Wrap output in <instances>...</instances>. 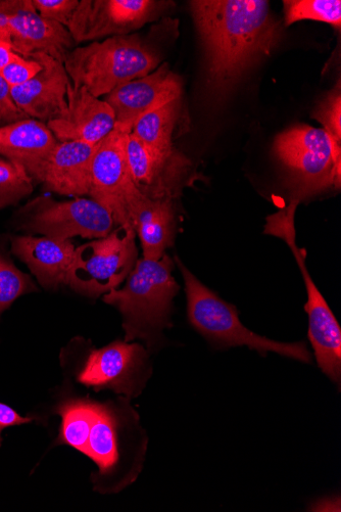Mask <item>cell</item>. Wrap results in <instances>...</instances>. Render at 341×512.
I'll return each instance as SVG.
<instances>
[{"mask_svg": "<svg viewBox=\"0 0 341 512\" xmlns=\"http://www.w3.org/2000/svg\"><path fill=\"white\" fill-rule=\"evenodd\" d=\"M162 60L157 44L139 34H129L77 46L64 66L74 86H83L100 99L125 83L153 73Z\"/></svg>", "mask_w": 341, "mask_h": 512, "instance_id": "3", "label": "cell"}, {"mask_svg": "<svg viewBox=\"0 0 341 512\" xmlns=\"http://www.w3.org/2000/svg\"><path fill=\"white\" fill-rule=\"evenodd\" d=\"M175 260L184 279L189 322L214 346L248 347L262 356H266L268 352H274L304 363H312V355L305 343L276 342L247 329L240 321L234 305L225 302L202 284L179 258Z\"/></svg>", "mask_w": 341, "mask_h": 512, "instance_id": "5", "label": "cell"}, {"mask_svg": "<svg viewBox=\"0 0 341 512\" xmlns=\"http://www.w3.org/2000/svg\"><path fill=\"white\" fill-rule=\"evenodd\" d=\"M59 143L83 142L97 145L116 126V118L110 105L95 98L83 86H68L67 108L48 122Z\"/></svg>", "mask_w": 341, "mask_h": 512, "instance_id": "15", "label": "cell"}, {"mask_svg": "<svg viewBox=\"0 0 341 512\" xmlns=\"http://www.w3.org/2000/svg\"><path fill=\"white\" fill-rule=\"evenodd\" d=\"M174 7L156 0H81L67 27L77 44L129 35Z\"/></svg>", "mask_w": 341, "mask_h": 512, "instance_id": "10", "label": "cell"}, {"mask_svg": "<svg viewBox=\"0 0 341 512\" xmlns=\"http://www.w3.org/2000/svg\"><path fill=\"white\" fill-rule=\"evenodd\" d=\"M34 416H22L11 406L0 402V447L3 445V432L11 427L33 423Z\"/></svg>", "mask_w": 341, "mask_h": 512, "instance_id": "30", "label": "cell"}, {"mask_svg": "<svg viewBox=\"0 0 341 512\" xmlns=\"http://www.w3.org/2000/svg\"><path fill=\"white\" fill-rule=\"evenodd\" d=\"M182 81L168 63L162 64L148 76L125 83L107 96L116 124L133 125L145 114L182 98Z\"/></svg>", "mask_w": 341, "mask_h": 512, "instance_id": "14", "label": "cell"}, {"mask_svg": "<svg viewBox=\"0 0 341 512\" xmlns=\"http://www.w3.org/2000/svg\"><path fill=\"white\" fill-rule=\"evenodd\" d=\"M32 5L40 17L67 28L79 2L78 0H32Z\"/></svg>", "mask_w": 341, "mask_h": 512, "instance_id": "27", "label": "cell"}, {"mask_svg": "<svg viewBox=\"0 0 341 512\" xmlns=\"http://www.w3.org/2000/svg\"><path fill=\"white\" fill-rule=\"evenodd\" d=\"M14 224L27 236L96 240L109 236L116 223L112 214L91 198L57 202L51 197L42 196L17 211Z\"/></svg>", "mask_w": 341, "mask_h": 512, "instance_id": "7", "label": "cell"}, {"mask_svg": "<svg viewBox=\"0 0 341 512\" xmlns=\"http://www.w3.org/2000/svg\"><path fill=\"white\" fill-rule=\"evenodd\" d=\"M136 231L119 226L111 234L76 249L66 285L92 299L126 281L137 260Z\"/></svg>", "mask_w": 341, "mask_h": 512, "instance_id": "8", "label": "cell"}, {"mask_svg": "<svg viewBox=\"0 0 341 512\" xmlns=\"http://www.w3.org/2000/svg\"><path fill=\"white\" fill-rule=\"evenodd\" d=\"M143 258L158 261L172 247L176 234L175 201L143 199L134 217Z\"/></svg>", "mask_w": 341, "mask_h": 512, "instance_id": "20", "label": "cell"}, {"mask_svg": "<svg viewBox=\"0 0 341 512\" xmlns=\"http://www.w3.org/2000/svg\"><path fill=\"white\" fill-rule=\"evenodd\" d=\"M173 267L167 254L158 261L137 260L125 287L104 296V302L122 314L125 342L138 339L153 347L172 327L173 300L180 289Z\"/></svg>", "mask_w": 341, "mask_h": 512, "instance_id": "2", "label": "cell"}, {"mask_svg": "<svg viewBox=\"0 0 341 512\" xmlns=\"http://www.w3.org/2000/svg\"><path fill=\"white\" fill-rule=\"evenodd\" d=\"M29 118L15 103L10 85L0 77V128Z\"/></svg>", "mask_w": 341, "mask_h": 512, "instance_id": "29", "label": "cell"}, {"mask_svg": "<svg viewBox=\"0 0 341 512\" xmlns=\"http://www.w3.org/2000/svg\"><path fill=\"white\" fill-rule=\"evenodd\" d=\"M40 71L41 65L37 61L23 58L17 54L16 58L9 65L0 70V77L10 87H16L28 82Z\"/></svg>", "mask_w": 341, "mask_h": 512, "instance_id": "28", "label": "cell"}, {"mask_svg": "<svg viewBox=\"0 0 341 512\" xmlns=\"http://www.w3.org/2000/svg\"><path fill=\"white\" fill-rule=\"evenodd\" d=\"M11 244L13 254L28 266L45 290L55 291L66 284L76 252L70 240L25 235L12 237Z\"/></svg>", "mask_w": 341, "mask_h": 512, "instance_id": "18", "label": "cell"}, {"mask_svg": "<svg viewBox=\"0 0 341 512\" xmlns=\"http://www.w3.org/2000/svg\"><path fill=\"white\" fill-rule=\"evenodd\" d=\"M37 291L29 275L23 273L6 256L0 254V314L21 296Z\"/></svg>", "mask_w": 341, "mask_h": 512, "instance_id": "25", "label": "cell"}, {"mask_svg": "<svg viewBox=\"0 0 341 512\" xmlns=\"http://www.w3.org/2000/svg\"><path fill=\"white\" fill-rule=\"evenodd\" d=\"M283 7L285 26L311 20L323 22L338 30L340 29V0H286V2H283Z\"/></svg>", "mask_w": 341, "mask_h": 512, "instance_id": "23", "label": "cell"}, {"mask_svg": "<svg viewBox=\"0 0 341 512\" xmlns=\"http://www.w3.org/2000/svg\"><path fill=\"white\" fill-rule=\"evenodd\" d=\"M58 144L51 129L32 118L0 128V157L23 167L34 182L40 183Z\"/></svg>", "mask_w": 341, "mask_h": 512, "instance_id": "17", "label": "cell"}, {"mask_svg": "<svg viewBox=\"0 0 341 512\" xmlns=\"http://www.w3.org/2000/svg\"><path fill=\"white\" fill-rule=\"evenodd\" d=\"M127 154L134 184L145 198L176 201L191 182L192 163L175 148L156 152L130 133Z\"/></svg>", "mask_w": 341, "mask_h": 512, "instance_id": "12", "label": "cell"}, {"mask_svg": "<svg viewBox=\"0 0 341 512\" xmlns=\"http://www.w3.org/2000/svg\"><path fill=\"white\" fill-rule=\"evenodd\" d=\"M131 131L128 126L116 124L97 146L91 164L88 196L105 207L117 225L134 229V217L143 196L134 184L128 161Z\"/></svg>", "mask_w": 341, "mask_h": 512, "instance_id": "9", "label": "cell"}, {"mask_svg": "<svg viewBox=\"0 0 341 512\" xmlns=\"http://www.w3.org/2000/svg\"><path fill=\"white\" fill-rule=\"evenodd\" d=\"M181 111V98L145 114L133 125L131 134L149 149L164 153L172 150L173 134Z\"/></svg>", "mask_w": 341, "mask_h": 512, "instance_id": "21", "label": "cell"}, {"mask_svg": "<svg viewBox=\"0 0 341 512\" xmlns=\"http://www.w3.org/2000/svg\"><path fill=\"white\" fill-rule=\"evenodd\" d=\"M28 58L37 61L41 71L28 82L11 87L12 97L28 117L47 124L67 108L70 77L64 64L48 55L32 54Z\"/></svg>", "mask_w": 341, "mask_h": 512, "instance_id": "16", "label": "cell"}, {"mask_svg": "<svg viewBox=\"0 0 341 512\" xmlns=\"http://www.w3.org/2000/svg\"><path fill=\"white\" fill-rule=\"evenodd\" d=\"M148 354L137 343L114 342L90 353L78 380L95 391L138 397L151 377Z\"/></svg>", "mask_w": 341, "mask_h": 512, "instance_id": "11", "label": "cell"}, {"mask_svg": "<svg viewBox=\"0 0 341 512\" xmlns=\"http://www.w3.org/2000/svg\"><path fill=\"white\" fill-rule=\"evenodd\" d=\"M190 12L203 45L207 82L217 95L277 48L281 23L265 0H194Z\"/></svg>", "mask_w": 341, "mask_h": 512, "instance_id": "1", "label": "cell"}, {"mask_svg": "<svg viewBox=\"0 0 341 512\" xmlns=\"http://www.w3.org/2000/svg\"><path fill=\"white\" fill-rule=\"evenodd\" d=\"M274 154L289 174L291 188L300 203L341 182V144L323 129L295 126L280 133L274 142Z\"/></svg>", "mask_w": 341, "mask_h": 512, "instance_id": "6", "label": "cell"}, {"mask_svg": "<svg viewBox=\"0 0 341 512\" xmlns=\"http://www.w3.org/2000/svg\"><path fill=\"white\" fill-rule=\"evenodd\" d=\"M312 117L324 126V130L341 144V93L340 81L315 109Z\"/></svg>", "mask_w": 341, "mask_h": 512, "instance_id": "26", "label": "cell"}, {"mask_svg": "<svg viewBox=\"0 0 341 512\" xmlns=\"http://www.w3.org/2000/svg\"><path fill=\"white\" fill-rule=\"evenodd\" d=\"M34 181L23 167L0 157V211L29 197Z\"/></svg>", "mask_w": 341, "mask_h": 512, "instance_id": "24", "label": "cell"}, {"mask_svg": "<svg viewBox=\"0 0 341 512\" xmlns=\"http://www.w3.org/2000/svg\"><path fill=\"white\" fill-rule=\"evenodd\" d=\"M97 145L59 143L48 159L40 183L47 190L68 197L88 196L90 170Z\"/></svg>", "mask_w": 341, "mask_h": 512, "instance_id": "19", "label": "cell"}, {"mask_svg": "<svg viewBox=\"0 0 341 512\" xmlns=\"http://www.w3.org/2000/svg\"><path fill=\"white\" fill-rule=\"evenodd\" d=\"M3 40L23 58L45 54L63 64L77 48L69 30L57 22L40 17L32 0H14Z\"/></svg>", "mask_w": 341, "mask_h": 512, "instance_id": "13", "label": "cell"}, {"mask_svg": "<svg viewBox=\"0 0 341 512\" xmlns=\"http://www.w3.org/2000/svg\"><path fill=\"white\" fill-rule=\"evenodd\" d=\"M129 398L101 404L92 427L86 455L99 468L100 489L113 493L131 485L144 462L148 437Z\"/></svg>", "mask_w": 341, "mask_h": 512, "instance_id": "4", "label": "cell"}, {"mask_svg": "<svg viewBox=\"0 0 341 512\" xmlns=\"http://www.w3.org/2000/svg\"><path fill=\"white\" fill-rule=\"evenodd\" d=\"M17 54L11 48V45L0 39V70H3L7 65H9L15 58Z\"/></svg>", "mask_w": 341, "mask_h": 512, "instance_id": "31", "label": "cell"}, {"mask_svg": "<svg viewBox=\"0 0 341 512\" xmlns=\"http://www.w3.org/2000/svg\"><path fill=\"white\" fill-rule=\"evenodd\" d=\"M99 407L100 403L84 400H72L64 403L59 408L63 423L58 444L71 446L86 454Z\"/></svg>", "mask_w": 341, "mask_h": 512, "instance_id": "22", "label": "cell"}]
</instances>
